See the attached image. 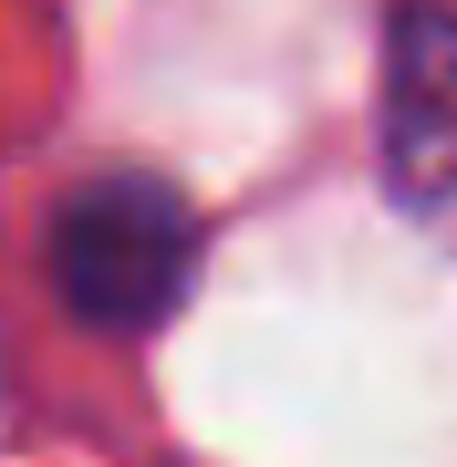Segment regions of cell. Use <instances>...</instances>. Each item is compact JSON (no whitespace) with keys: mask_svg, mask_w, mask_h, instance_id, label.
Instances as JSON below:
<instances>
[{"mask_svg":"<svg viewBox=\"0 0 457 467\" xmlns=\"http://www.w3.org/2000/svg\"><path fill=\"white\" fill-rule=\"evenodd\" d=\"M385 187L457 239V11L416 0L385 42Z\"/></svg>","mask_w":457,"mask_h":467,"instance_id":"7a4b0ae2","label":"cell"},{"mask_svg":"<svg viewBox=\"0 0 457 467\" xmlns=\"http://www.w3.org/2000/svg\"><path fill=\"white\" fill-rule=\"evenodd\" d=\"M198 281V218L167 177H94L52 218V291L94 333H156Z\"/></svg>","mask_w":457,"mask_h":467,"instance_id":"6da1fadb","label":"cell"}]
</instances>
